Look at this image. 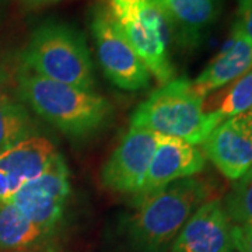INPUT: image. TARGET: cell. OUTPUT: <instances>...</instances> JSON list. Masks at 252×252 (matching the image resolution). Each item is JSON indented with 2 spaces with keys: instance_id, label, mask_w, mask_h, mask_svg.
<instances>
[{
  "instance_id": "6da1fadb",
  "label": "cell",
  "mask_w": 252,
  "mask_h": 252,
  "mask_svg": "<svg viewBox=\"0 0 252 252\" xmlns=\"http://www.w3.org/2000/svg\"><path fill=\"white\" fill-rule=\"evenodd\" d=\"M18 94L38 117L74 137L98 132L112 117V105L93 90L51 80L20 67Z\"/></svg>"
},
{
  "instance_id": "7a4b0ae2",
  "label": "cell",
  "mask_w": 252,
  "mask_h": 252,
  "mask_svg": "<svg viewBox=\"0 0 252 252\" xmlns=\"http://www.w3.org/2000/svg\"><path fill=\"white\" fill-rule=\"evenodd\" d=\"M203 180L189 177L171 182L139 203L129 235L139 252H165L198 207L209 200Z\"/></svg>"
},
{
  "instance_id": "3957f363",
  "label": "cell",
  "mask_w": 252,
  "mask_h": 252,
  "mask_svg": "<svg viewBox=\"0 0 252 252\" xmlns=\"http://www.w3.org/2000/svg\"><path fill=\"white\" fill-rule=\"evenodd\" d=\"M216 126V122L203 112V97L193 90L192 81L187 77L162 84L130 118V127L181 139L193 146L203 143Z\"/></svg>"
},
{
  "instance_id": "277c9868",
  "label": "cell",
  "mask_w": 252,
  "mask_h": 252,
  "mask_svg": "<svg viewBox=\"0 0 252 252\" xmlns=\"http://www.w3.org/2000/svg\"><path fill=\"white\" fill-rule=\"evenodd\" d=\"M21 67L83 90L94 87L93 62L86 38L66 23L45 21L38 26L23 51Z\"/></svg>"
},
{
  "instance_id": "5b68a950",
  "label": "cell",
  "mask_w": 252,
  "mask_h": 252,
  "mask_svg": "<svg viewBox=\"0 0 252 252\" xmlns=\"http://www.w3.org/2000/svg\"><path fill=\"white\" fill-rule=\"evenodd\" d=\"M107 7L152 76L161 84L175 79L168 52L172 30L153 0H107Z\"/></svg>"
},
{
  "instance_id": "8992f818",
  "label": "cell",
  "mask_w": 252,
  "mask_h": 252,
  "mask_svg": "<svg viewBox=\"0 0 252 252\" xmlns=\"http://www.w3.org/2000/svg\"><path fill=\"white\" fill-rule=\"evenodd\" d=\"M90 28L99 64L109 81L126 91L147 87L152 73L126 39L107 4L93 7Z\"/></svg>"
},
{
  "instance_id": "52a82bcc",
  "label": "cell",
  "mask_w": 252,
  "mask_h": 252,
  "mask_svg": "<svg viewBox=\"0 0 252 252\" xmlns=\"http://www.w3.org/2000/svg\"><path fill=\"white\" fill-rule=\"evenodd\" d=\"M69 195V168L59 154L44 174L26 182L10 202L45 234L54 230L62 219Z\"/></svg>"
},
{
  "instance_id": "ba28073f",
  "label": "cell",
  "mask_w": 252,
  "mask_h": 252,
  "mask_svg": "<svg viewBox=\"0 0 252 252\" xmlns=\"http://www.w3.org/2000/svg\"><path fill=\"white\" fill-rule=\"evenodd\" d=\"M160 137L153 132L130 127L102 167V185L115 192L137 195Z\"/></svg>"
},
{
  "instance_id": "9c48e42d",
  "label": "cell",
  "mask_w": 252,
  "mask_h": 252,
  "mask_svg": "<svg viewBox=\"0 0 252 252\" xmlns=\"http://www.w3.org/2000/svg\"><path fill=\"white\" fill-rule=\"evenodd\" d=\"M203 154L225 178L240 180L252 168V117L250 112L216 126L202 143Z\"/></svg>"
},
{
  "instance_id": "30bf717a",
  "label": "cell",
  "mask_w": 252,
  "mask_h": 252,
  "mask_svg": "<svg viewBox=\"0 0 252 252\" xmlns=\"http://www.w3.org/2000/svg\"><path fill=\"white\" fill-rule=\"evenodd\" d=\"M231 230L221 200H207L181 228L170 252H234Z\"/></svg>"
},
{
  "instance_id": "8fae6325",
  "label": "cell",
  "mask_w": 252,
  "mask_h": 252,
  "mask_svg": "<svg viewBox=\"0 0 252 252\" xmlns=\"http://www.w3.org/2000/svg\"><path fill=\"white\" fill-rule=\"evenodd\" d=\"M206 157L193 144L181 139L161 136L154 150L142 190L136 195L137 202L156 193L171 182L196 175L205 168Z\"/></svg>"
},
{
  "instance_id": "7c38bea8",
  "label": "cell",
  "mask_w": 252,
  "mask_h": 252,
  "mask_svg": "<svg viewBox=\"0 0 252 252\" xmlns=\"http://www.w3.org/2000/svg\"><path fill=\"white\" fill-rule=\"evenodd\" d=\"M252 69V44L233 27L231 38L205 70L192 81L193 90L200 97L240 79Z\"/></svg>"
},
{
  "instance_id": "4fadbf2b",
  "label": "cell",
  "mask_w": 252,
  "mask_h": 252,
  "mask_svg": "<svg viewBox=\"0 0 252 252\" xmlns=\"http://www.w3.org/2000/svg\"><path fill=\"white\" fill-rule=\"evenodd\" d=\"M58 156L49 139L32 135L0 153V172L13 175L26 184L44 174Z\"/></svg>"
},
{
  "instance_id": "5bb4252c",
  "label": "cell",
  "mask_w": 252,
  "mask_h": 252,
  "mask_svg": "<svg viewBox=\"0 0 252 252\" xmlns=\"http://www.w3.org/2000/svg\"><path fill=\"white\" fill-rule=\"evenodd\" d=\"M181 42L195 45L219 16V0H153Z\"/></svg>"
},
{
  "instance_id": "9a60e30c",
  "label": "cell",
  "mask_w": 252,
  "mask_h": 252,
  "mask_svg": "<svg viewBox=\"0 0 252 252\" xmlns=\"http://www.w3.org/2000/svg\"><path fill=\"white\" fill-rule=\"evenodd\" d=\"M252 111V69L240 79L207 94L203 98V112L219 126L230 118Z\"/></svg>"
},
{
  "instance_id": "2e32d148",
  "label": "cell",
  "mask_w": 252,
  "mask_h": 252,
  "mask_svg": "<svg viewBox=\"0 0 252 252\" xmlns=\"http://www.w3.org/2000/svg\"><path fill=\"white\" fill-rule=\"evenodd\" d=\"M42 231L24 216L10 200H0V247L20 250L35 244Z\"/></svg>"
},
{
  "instance_id": "e0dca14e",
  "label": "cell",
  "mask_w": 252,
  "mask_h": 252,
  "mask_svg": "<svg viewBox=\"0 0 252 252\" xmlns=\"http://www.w3.org/2000/svg\"><path fill=\"white\" fill-rule=\"evenodd\" d=\"M35 130L32 118L21 102L10 98L7 94L0 95V153L35 135Z\"/></svg>"
},
{
  "instance_id": "ac0fdd59",
  "label": "cell",
  "mask_w": 252,
  "mask_h": 252,
  "mask_svg": "<svg viewBox=\"0 0 252 252\" xmlns=\"http://www.w3.org/2000/svg\"><path fill=\"white\" fill-rule=\"evenodd\" d=\"M223 206L235 225H252V168L235 181Z\"/></svg>"
},
{
  "instance_id": "d6986e66",
  "label": "cell",
  "mask_w": 252,
  "mask_h": 252,
  "mask_svg": "<svg viewBox=\"0 0 252 252\" xmlns=\"http://www.w3.org/2000/svg\"><path fill=\"white\" fill-rule=\"evenodd\" d=\"M234 28L252 44V0H240Z\"/></svg>"
},
{
  "instance_id": "ffe728a7",
  "label": "cell",
  "mask_w": 252,
  "mask_h": 252,
  "mask_svg": "<svg viewBox=\"0 0 252 252\" xmlns=\"http://www.w3.org/2000/svg\"><path fill=\"white\" fill-rule=\"evenodd\" d=\"M231 235L235 251L252 252V225H233Z\"/></svg>"
},
{
  "instance_id": "44dd1931",
  "label": "cell",
  "mask_w": 252,
  "mask_h": 252,
  "mask_svg": "<svg viewBox=\"0 0 252 252\" xmlns=\"http://www.w3.org/2000/svg\"><path fill=\"white\" fill-rule=\"evenodd\" d=\"M23 185L24 182L16 177L0 172V200H10Z\"/></svg>"
},
{
  "instance_id": "7402d4cb",
  "label": "cell",
  "mask_w": 252,
  "mask_h": 252,
  "mask_svg": "<svg viewBox=\"0 0 252 252\" xmlns=\"http://www.w3.org/2000/svg\"><path fill=\"white\" fill-rule=\"evenodd\" d=\"M26 9L30 10H36L46 7V6H51L55 3H59L61 0H18Z\"/></svg>"
},
{
  "instance_id": "603a6c76",
  "label": "cell",
  "mask_w": 252,
  "mask_h": 252,
  "mask_svg": "<svg viewBox=\"0 0 252 252\" xmlns=\"http://www.w3.org/2000/svg\"><path fill=\"white\" fill-rule=\"evenodd\" d=\"M7 83H9V73L6 70V67L0 63V95L4 94L3 90L6 89Z\"/></svg>"
},
{
  "instance_id": "cb8c5ba5",
  "label": "cell",
  "mask_w": 252,
  "mask_h": 252,
  "mask_svg": "<svg viewBox=\"0 0 252 252\" xmlns=\"http://www.w3.org/2000/svg\"><path fill=\"white\" fill-rule=\"evenodd\" d=\"M250 114H251V117H252V111H250Z\"/></svg>"
}]
</instances>
